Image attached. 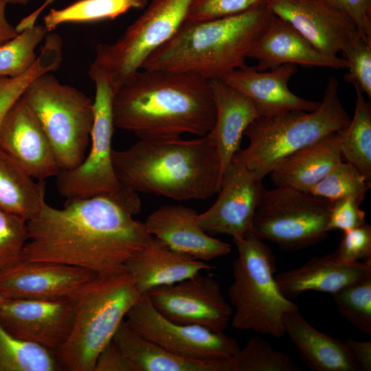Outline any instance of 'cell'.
I'll list each match as a JSON object with an SVG mask.
<instances>
[{"label": "cell", "mask_w": 371, "mask_h": 371, "mask_svg": "<svg viewBox=\"0 0 371 371\" xmlns=\"http://www.w3.org/2000/svg\"><path fill=\"white\" fill-rule=\"evenodd\" d=\"M193 1L152 0L115 41L96 46L93 63L109 76L116 90L179 30Z\"/></svg>", "instance_id": "30bf717a"}, {"label": "cell", "mask_w": 371, "mask_h": 371, "mask_svg": "<svg viewBox=\"0 0 371 371\" xmlns=\"http://www.w3.org/2000/svg\"><path fill=\"white\" fill-rule=\"evenodd\" d=\"M197 214L183 205H164L151 212L143 223L151 236L194 259L207 262L230 254V245L205 232L196 221Z\"/></svg>", "instance_id": "d6986e66"}, {"label": "cell", "mask_w": 371, "mask_h": 371, "mask_svg": "<svg viewBox=\"0 0 371 371\" xmlns=\"http://www.w3.org/2000/svg\"><path fill=\"white\" fill-rule=\"evenodd\" d=\"M346 344L358 366L359 370H371V341L346 339Z\"/></svg>", "instance_id": "ee69618b"}, {"label": "cell", "mask_w": 371, "mask_h": 371, "mask_svg": "<svg viewBox=\"0 0 371 371\" xmlns=\"http://www.w3.org/2000/svg\"><path fill=\"white\" fill-rule=\"evenodd\" d=\"M338 88L337 79L329 78L322 100L314 111L258 117L244 133L248 146L239 150L232 160L264 179L290 155L345 128L350 118Z\"/></svg>", "instance_id": "5b68a950"}, {"label": "cell", "mask_w": 371, "mask_h": 371, "mask_svg": "<svg viewBox=\"0 0 371 371\" xmlns=\"http://www.w3.org/2000/svg\"><path fill=\"white\" fill-rule=\"evenodd\" d=\"M287 334L302 359L316 371H360L344 341L324 333L308 324L299 308L286 312L282 319Z\"/></svg>", "instance_id": "d4e9b609"}, {"label": "cell", "mask_w": 371, "mask_h": 371, "mask_svg": "<svg viewBox=\"0 0 371 371\" xmlns=\"http://www.w3.org/2000/svg\"><path fill=\"white\" fill-rule=\"evenodd\" d=\"M62 60L60 36L48 34L36 63L28 71L15 78H0V128L7 113L30 84L38 76L58 69Z\"/></svg>", "instance_id": "f546056e"}, {"label": "cell", "mask_w": 371, "mask_h": 371, "mask_svg": "<svg viewBox=\"0 0 371 371\" xmlns=\"http://www.w3.org/2000/svg\"><path fill=\"white\" fill-rule=\"evenodd\" d=\"M263 180L232 160L223 174L216 200L196 216L199 225L212 236L225 234L235 238L252 234L255 212L265 190Z\"/></svg>", "instance_id": "5bb4252c"}, {"label": "cell", "mask_w": 371, "mask_h": 371, "mask_svg": "<svg viewBox=\"0 0 371 371\" xmlns=\"http://www.w3.org/2000/svg\"><path fill=\"white\" fill-rule=\"evenodd\" d=\"M27 221L0 209V274L23 260Z\"/></svg>", "instance_id": "74e56055"}, {"label": "cell", "mask_w": 371, "mask_h": 371, "mask_svg": "<svg viewBox=\"0 0 371 371\" xmlns=\"http://www.w3.org/2000/svg\"><path fill=\"white\" fill-rule=\"evenodd\" d=\"M5 0H0V44L12 38L17 34L16 27L12 26L5 16Z\"/></svg>", "instance_id": "f6af8a7d"}, {"label": "cell", "mask_w": 371, "mask_h": 371, "mask_svg": "<svg viewBox=\"0 0 371 371\" xmlns=\"http://www.w3.org/2000/svg\"><path fill=\"white\" fill-rule=\"evenodd\" d=\"M112 159L120 181L137 192L186 201L207 199L220 190L221 161L212 131L193 139L142 138L113 150Z\"/></svg>", "instance_id": "3957f363"}, {"label": "cell", "mask_w": 371, "mask_h": 371, "mask_svg": "<svg viewBox=\"0 0 371 371\" xmlns=\"http://www.w3.org/2000/svg\"><path fill=\"white\" fill-rule=\"evenodd\" d=\"M8 3L12 4V5H26L31 0H5Z\"/></svg>", "instance_id": "7dc6e473"}, {"label": "cell", "mask_w": 371, "mask_h": 371, "mask_svg": "<svg viewBox=\"0 0 371 371\" xmlns=\"http://www.w3.org/2000/svg\"><path fill=\"white\" fill-rule=\"evenodd\" d=\"M134 331L170 352L184 358L212 361L232 357L240 349L237 341L224 332L172 322L153 306L147 294L142 295L126 315Z\"/></svg>", "instance_id": "7c38bea8"}, {"label": "cell", "mask_w": 371, "mask_h": 371, "mask_svg": "<svg viewBox=\"0 0 371 371\" xmlns=\"http://www.w3.org/2000/svg\"><path fill=\"white\" fill-rule=\"evenodd\" d=\"M0 150L38 180L56 177L60 170L38 118L21 97L2 123Z\"/></svg>", "instance_id": "ac0fdd59"}, {"label": "cell", "mask_w": 371, "mask_h": 371, "mask_svg": "<svg viewBox=\"0 0 371 371\" xmlns=\"http://www.w3.org/2000/svg\"><path fill=\"white\" fill-rule=\"evenodd\" d=\"M271 15L266 4L230 16L184 23L148 56L141 69L220 80L246 65L249 51Z\"/></svg>", "instance_id": "277c9868"}, {"label": "cell", "mask_w": 371, "mask_h": 371, "mask_svg": "<svg viewBox=\"0 0 371 371\" xmlns=\"http://www.w3.org/2000/svg\"><path fill=\"white\" fill-rule=\"evenodd\" d=\"M269 0H194L185 23H197L238 14L266 5Z\"/></svg>", "instance_id": "f35d334b"}, {"label": "cell", "mask_w": 371, "mask_h": 371, "mask_svg": "<svg viewBox=\"0 0 371 371\" xmlns=\"http://www.w3.org/2000/svg\"><path fill=\"white\" fill-rule=\"evenodd\" d=\"M356 102L349 124L337 132L342 158L371 181V107L363 93L354 86Z\"/></svg>", "instance_id": "f1b7e54d"}, {"label": "cell", "mask_w": 371, "mask_h": 371, "mask_svg": "<svg viewBox=\"0 0 371 371\" xmlns=\"http://www.w3.org/2000/svg\"><path fill=\"white\" fill-rule=\"evenodd\" d=\"M89 74L95 88L91 149L74 168L60 170L56 177L58 192L67 199L104 196L113 199L132 215L142 209L137 192L118 179L113 164L114 130L113 100L116 89L109 76L93 63Z\"/></svg>", "instance_id": "ba28073f"}, {"label": "cell", "mask_w": 371, "mask_h": 371, "mask_svg": "<svg viewBox=\"0 0 371 371\" xmlns=\"http://www.w3.org/2000/svg\"><path fill=\"white\" fill-rule=\"evenodd\" d=\"M332 295L339 314L361 333L371 335V277Z\"/></svg>", "instance_id": "d590c367"}, {"label": "cell", "mask_w": 371, "mask_h": 371, "mask_svg": "<svg viewBox=\"0 0 371 371\" xmlns=\"http://www.w3.org/2000/svg\"><path fill=\"white\" fill-rule=\"evenodd\" d=\"M211 84L216 121L210 131L216 137L222 181L227 168L240 150L246 128L259 114L253 102L238 90L221 80H211Z\"/></svg>", "instance_id": "cb8c5ba5"}, {"label": "cell", "mask_w": 371, "mask_h": 371, "mask_svg": "<svg viewBox=\"0 0 371 371\" xmlns=\"http://www.w3.org/2000/svg\"><path fill=\"white\" fill-rule=\"evenodd\" d=\"M232 238L238 257L232 265L233 281L227 291L233 308L232 326L276 338L283 337V316L298 306L278 287L274 254L253 234Z\"/></svg>", "instance_id": "52a82bcc"}, {"label": "cell", "mask_w": 371, "mask_h": 371, "mask_svg": "<svg viewBox=\"0 0 371 371\" xmlns=\"http://www.w3.org/2000/svg\"><path fill=\"white\" fill-rule=\"evenodd\" d=\"M16 161L0 150V209L27 221L45 201V182H36Z\"/></svg>", "instance_id": "83f0119b"}, {"label": "cell", "mask_w": 371, "mask_h": 371, "mask_svg": "<svg viewBox=\"0 0 371 371\" xmlns=\"http://www.w3.org/2000/svg\"><path fill=\"white\" fill-rule=\"evenodd\" d=\"M61 209L46 201L27 221L23 260L81 267L98 277L125 272L152 236L144 223L104 196L67 199Z\"/></svg>", "instance_id": "6da1fadb"}, {"label": "cell", "mask_w": 371, "mask_h": 371, "mask_svg": "<svg viewBox=\"0 0 371 371\" xmlns=\"http://www.w3.org/2000/svg\"><path fill=\"white\" fill-rule=\"evenodd\" d=\"M370 186V181L353 165L342 161L315 185L309 193L330 202L350 197L361 204Z\"/></svg>", "instance_id": "836d02e7"}, {"label": "cell", "mask_w": 371, "mask_h": 371, "mask_svg": "<svg viewBox=\"0 0 371 371\" xmlns=\"http://www.w3.org/2000/svg\"><path fill=\"white\" fill-rule=\"evenodd\" d=\"M337 132L283 159L269 174L275 186L291 187L309 192L343 161Z\"/></svg>", "instance_id": "484cf974"}, {"label": "cell", "mask_w": 371, "mask_h": 371, "mask_svg": "<svg viewBox=\"0 0 371 371\" xmlns=\"http://www.w3.org/2000/svg\"><path fill=\"white\" fill-rule=\"evenodd\" d=\"M267 4L273 14L328 56H337L357 30L352 21L328 0H269Z\"/></svg>", "instance_id": "e0dca14e"}, {"label": "cell", "mask_w": 371, "mask_h": 371, "mask_svg": "<svg viewBox=\"0 0 371 371\" xmlns=\"http://www.w3.org/2000/svg\"><path fill=\"white\" fill-rule=\"evenodd\" d=\"M5 298H4L2 295L0 293V302L4 300Z\"/></svg>", "instance_id": "c3c4849f"}, {"label": "cell", "mask_w": 371, "mask_h": 371, "mask_svg": "<svg viewBox=\"0 0 371 371\" xmlns=\"http://www.w3.org/2000/svg\"><path fill=\"white\" fill-rule=\"evenodd\" d=\"M97 277L76 266L23 260L0 274V293L5 299H75Z\"/></svg>", "instance_id": "2e32d148"}, {"label": "cell", "mask_w": 371, "mask_h": 371, "mask_svg": "<svg viewBox=\"0 0 371 371\" xmlns=\"http://www.w3.org/2000/svg\"><path fill=\"white\" fill-rule=\"evenodd\" d=\"M147 295L155 308L175 323L224 332L232 319L233 308L211 276L199 273L153 289Z\"/></svg>", "instance_id": "4fadbf2b"}, {"label": "cell", "mask_w": 371, "mask_h": 371, "mask_svg": "<svg viewBox=\"0 0 371 371\" xmlns=\"http://www.w3.org/2000/svg\"><path fill=\"white\" fill-rule=\"evenodd\" d=\"M338 248L334 252L342 261L355 263L371 259V226L365 223L344 232Z\"/></svg>", "instance_id": "ab89813d"}, {"label": "cell", "mask_w": 371, "mask_h": 371, "mask_svg": "<svg viewBox=\"0 0 371 371\" xmlns=\"http://www.w3.org/2000/svg\"><path fill=\"white\" fill-rule=\"evenodd\" d=\"M247 58L257 61L259 71L283 65L346 69L344 58L326 55L315 47L293 27L272 14L256 41Z\"/></svg>", "instance_id": "ffe728a7"}, {"label": "cell", "mask_w": 371, "mask_h": 371, "mask_svg": "<svg viewBox=\"0 0 371 371\" xmlns=\"http://www.w3.org/2000/svg\"><path fill=\"white\" fill-rule=\"evenodd\" d=\"M55 0H45L44 1V3L38 8H37L36 10H34V12H32V15L36 17V18H38L41 13L43 11V10L47 6L49 5V4H51L52 3H53ZM140 2L142 3V5H144V7L145 8L148 3V0H139Z\"/></svg>", "instance_id": "bcb514c9"}, {"label": "cell", "mask_w": 371, "mask_h": 371, "mask_svg": "<svg viewBox=\"0 0 371 371\" xmlns=\"http://www.w3.org/2000/svg\"><path fill=\"white\" fill-rule=\"evenodd\" d=\"M113 340L133 371H231L229 359L202 361L177 356L132 330L125 320Z\"/></svg>", "instance_id": "4316f807"}, {"label": "cell", "mask_w": 371, "mask_h": 371, "mask_svg": "<svg viewBox=\"0 0 371 371\" xmlns=\"http://www.w3.org/2000/svg\"><path fill=\"white\" fill-rule=\"evenodd\" d=\"M214 267L168 247L152 236L146 246L125 267L141 295L158 286L172 284Z\"/></svg>", "instance_id": "603a6c76"}, {"label": "cell", "mask_w": 371, "mask_h": 371, "mask_svg": "<svg viewBox=\"0 0 371 371\" xmlns=\"http://www.w3.org/2000/svg\"><path fill=\"white\" fill-rule=\"evenodd\" d=\"M355 23L357 30L371 37V0H328Z\"/></svg>", "instance_id": "b9f144b4"}, {"label": "cell", "mask_w": 371, "mask_h": 371, "mask_svg": "<svg viewBox=\"0 0 371 371\" xmlns=\"http://www.w3.org/2000/svg\"><path fill=\"white\" fill-rule=\"evenodd\" d=\"M369 277L371 259L347 263L335 253L313 257L297 268L275 276L280 291L289 300L308 291L333 294Z\"/></svg>", "instance_id": "7402d4cb"}, {"label": "cell", "mask_w": 371, "mask_h": 371, "mask_svg": "<svg viewBox=\"0 0 371 371\" xmlns=\"http://www.w3.org/2000/svg\"><path fill=\"white\" fill-rule=\"evenodd\" d=\"M341 52L348 70L345 80L371 98V37L357 30Z\"/></svg>", "instance_id": "8d00e7d4"}, {"label": "cell", "mask_w": 371, "mask_h": 371, "mask_svg": "<svg viewBox=\"0 0 371 371\" xmlns=\"http://www.w3.org/2000/svg\"><path fill=\"white\" fill-rule=\"evenodd\" d=\"M47 33L43 25L35 24L0 44V78H15L28 71L38 58L36 47Z\"/></svg>", "instance_id": "d6a6232c"}, {"label": "cell", "mask_w": 371, "mask_h": 371, "mask_svg": "<svg viewBox=\"0 0 371 371\" xmlns=\"http://www.w3.org/2000/svg\"><path fill=\"white\" fill-rule=\"evenodd\" d=\"M229 361L231 371H295L299 368L287 354L275 350L258 337L248 339Z\"/></svg>", "instance_id": "e575fe53"}, {"label": "cell", "mask_w": 371, "mask_h": 371, "mask_svg": "<svg viewBox=\"0 0 371 371\" xmlns=\"http://www.w3.org/2000/svg\"><path fill=\"white\" fill-rule=\"evenodd\" d=\"M115 127L140 139L207 135L216 121L211 80L183 72L140 69L116 91Z\"/></svg>", "instance_id": "7a4b0ae2"}, {"label": "cell", "mask_w": 371, "mask_h": 371, "mask_svg": "<svg viewBox=\"0 0 371 371\" xmlns=\"http://www.w3.org/2000/svg\"><path fill=\"white\" fill-rule=\"evenodd\" d=\"M51 72L34 79L21 99L38 118L60 170L79 165L86 156L93 123V100L62 84Z\"/></svg>", "instance_id": "9c48e42d"}, {"label": "cell", "mask_w": 371, "mask_h": 371, "mask_svg": "<svg viewBox=\"0 0 371 371\" xmlns=\"http://www.w3.org/2000/svg\"><path fill=\"white\" fill-rule=\"evenodd\" d=\"M60 370L55 355L19 339L0 324V371Z\"/></svg>", "instance_id": "1f68e13d"}, {"label": "cell", "mask_w": 371, "mask_h": 371, "mask_svg": "<svg viewBox=\"0 0 371 371\" xmlns=\"http://www.w3.org/2000/svg\"><path fill=\"white\" fill-rule=\"evenodd\" d=\"M332 202L291 187L264 191L252 234L286 250H298L325 239Z\"/></svg>", "instance_id": "8fae6325"}, {"label": "cell", "mask_w": 371, "mask_h": 371, "mask_svg": "<svg viewBox=\"0 0 371 371\" xmlns=\"http://www.w3.org/2000/svg\"><path fill=\"white\" fill-rule=\"evenodd\" d=\"M142 296L126 271L91 282L74 299L71 330L55 354L60 370L94 371L99 354Z\"/></svg>", "instance_id": "8992f818"}, {"label": "cell", "mask_w": 371, "mask_h": 371, "mask_svg": "<svg viewBox=\"0 0 371 371\" xmlns=\"http://www.w3.org/2000/svg\"><path fill=\"white\" fill-rule=\"evenodd\" d=\"M327 231L346 232L363 225L366 212L360 208L361 203L353 198H344L332 202Z\"/></svg>", "instance_id": "60d3db41"}, {"label": "cell", "mask_w": 371, "mask_h": 371, "mask_svg": "<svg viewBox=\"0 0 371 371\" xmlns=\"http://www.w3.org/2000/svg\"><path fill=\"white\" fill-rule=\"evenodd\" d=\"M297 71V65L286 64L259 71L247 65L220 80L247 95L254 104L259 116H270L291 111H312L318 101L306 100L293 93L289 82Z\"/></svg>", "instance_id": "44dd1931"}, {"label": "cell", "mask_w": 371, "mask_h": 371, "mask_svg": "<svg viewBox=\"0 0 371 371\" xmlns=\"http://www.w3.org/2000/svg\"><path fill=\"white\" fill-rule=\"evenodd\" d=\"M94 371H133V368L112 339L99 354Z\"/></svg>", "instance_id": "7bdbcfd3"}, {"label": "cell", "mask_w": 371, "mask_h": 371, "mask_svg": "<svg viewBox=\"0 0 371 371\" xmlns=\"http://www.w3.org/2000/svg\"><path fill=\"white\" fill-rule=\"evenodd\" d=\"M139 0H78L62 9H51L44 16L48 32L66 23L113 20L132 8H144Z\"/></svg>", "instance_id": "4dcf8cb0"}, {"label": "cell", "mask_w": 371, "mask_h": 371, "mask_svg": "<svg viewBox=\"0 0 371 371\" xmlns=\"http://www.w3.org/2000/svg\"><path fill=\"white\" fill-rule=\"evenodd\" d=\"M76 312L75 300L5 299L0 324L11 335L54 355L67 339Z\"/></svg>", "instance_id": "9a60e30c"}]
</instances>
